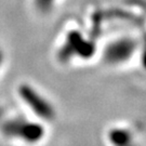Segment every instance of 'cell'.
Instances as JSON below:
<instances>
[{
  "mask_svg": "<svg viewBox=\"0 0 146 146\" xmlns=\"http://www.w3.org/2000/svg\"><path fill=\"white\" fill-rule=\"evenodd\" d=\"M1 132L5 137L31 145L41 142L46 136V129L41 122L24 117H15L5 121L1 125Z\"/></svg>",
  "mask_w": 146,
  "mask_h": 146,
  "instance_id": "cell-1",
  "label": "cell"
},
{
  "mask_svg": "<svg viewBox=\"0 0 146 146\" xmlns=\"http://www.w3.org/2000/svg\"><path fill=\"white\" fill-rule=\"evenodd\" d=\"M19 96L31 110L35 115L44 121H52L56 116L55 108L40 92L33 88L31 84H23L17 90Z\"/></svg>",
  "mask_w": 146,
  "mask_h": 146,
  "instance_id": "cell-2",
  "label": "cell"
},
{
  "mask_svg": "<svg viewBox=\"0 0 146 146\" xmlns=\"http://www.w3.org/2000/svg\"><path fill=\"white\" fill-rule=\"evenodd\" d=\"M137 49V43L129 37L119 38L108 44L104 52V58L110 64H122L129 61Z\"/></svg>",
  "mask_w": 146,
  "mask_h": 146,
  "instance_id": "cell-3",
  "label": "cell"
},
{
  "mask_svg": "<svg viewBox=\"0 0 146 146\" xmlns=\"http://www.w3.org/2000/svg\"><path fill=\"white\" fill-rule=\"evenodd\" d=\"M110 141L114 146H132L133 137L127 129H114L110 132Z\"/></svg>",
  "mask_w": 146,
  "mask_h": 146,
  "instance_id": "cell-4",
  "label": "cell"
},
{
  "mask_svg": "<svg viewBox=\"0 0 146 146\" xmlns=\"http://www.w3.org/2000/svg\"><path fill=\"white\" fill-rule=\"evenodd\" d=\"M2 117H3V111H2V110H0V120H1Z\"/></svg>",
  "mask_w": 146,
  "mask_h": 146,
  "instance_id": "cell-5",
  "label": "cell"
},
{
  "mask_svg": "<svg viewBox=\"0 0 146 146\" xmlns=\"http://www.w3.org/2000/svg\"><path fill=\"white\" fill-rule=\"evenodd\" d=\"M1 62H2V56H1V54H0V64H1Z\"/></svg>",
  "mask_w": 146,
  "mask_h": 146,
  "instance_id": "cell-6",
  "label": "cell"
}]
</instances>
